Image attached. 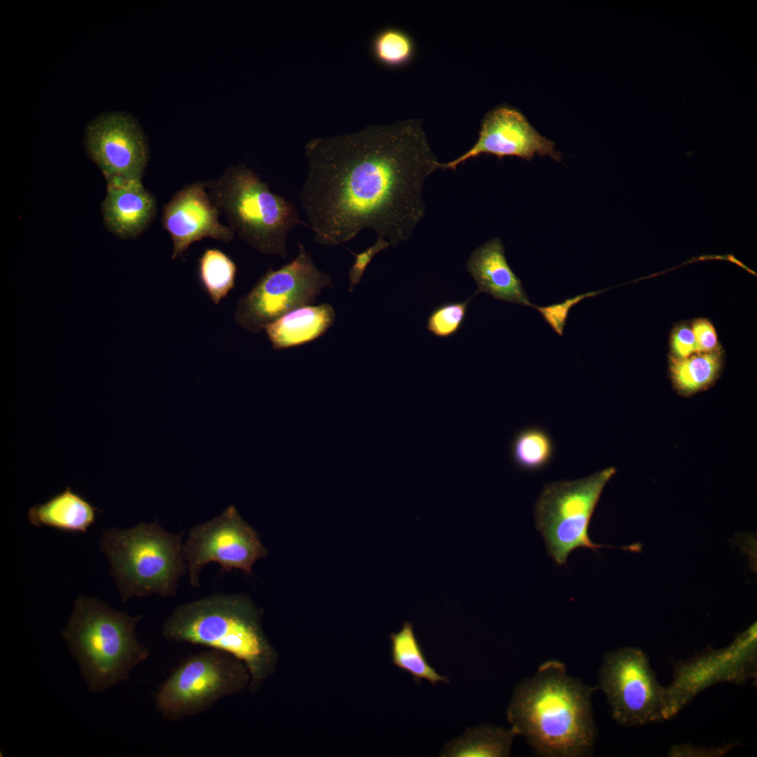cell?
Listing matches in <instances>:
<instances>
[{
	"label": "cell",
	"instance_id": "6da1fadb",
	"mask_svg": "<svg viewBox=\"0 0 757 757\" xmlns=\"http://www.w3.org/2000/svg\"><path fill=\"white\" fill-rule=\"evenodd\" d=\"M305 155L301 205L314 240L330 246L364 229L392 245L408 240L425 212V180L440 163L419 120L317 137Z\"/></svg>",
	"mask_w": 757,
	"mask_h": 757
},
{
	"label": "cell",
	"instance_id": "7a4b0ae2",
	"mask_svg": "<svg viewBox=\"0 0 757 757\" xmlns=\"http://www.w3.org/2000/svg\"><path fill=\"white\" fill-rule=\"evenodd\" d=\"M596 689L569 676L561 662L547 660L515 686L507 720L538 756H589L597 737L592 708Z\"/></svg>",
	"mask_w": 757,
	"mask_h": 757
},
{
	"label": "cell",
	"instance_id": "3957f363",
	"mask_svg": "<svg viewBox=\"0 0 757 757\" xmlns=\"http://www.w3.org/2000/svg\"><path fill=\"white\" fill-rule=\"evenodd\" d=\"M261 617V610L244 594H214L177 606L165 620L163 636L231 655L247 667L248 688L254 692L274 673L278 661Z\"/></svg>",
	"mask_w": 757,
	"mask_h": 757
},
{
	"label": "cell",
	"instance_id": "277c9868",
	"mask_svg": "<svg viewBox=\"0 0 757 757\" xmlns=\"http://www.w3.org/2000/svg\"><path fill=\"white\" fill-rule=\"evenodd\" d=\"M141 617L114 609L96 597L76 599L62 634L90 692H103L128 680L148 658L149 648L135 634Z\"/></svg>",
	"mask_w": 757,
	"mask_h": 757
},
{
	"label": "cell",
	"instance_id": "5b68a950",
	"mask_svg": "<svg viewBox=\"0 0 757 757\" xmlns=\"http://www.w3.org/2000/svg\"><path fill=\"white\" fill-rule=\"evenodd\" d=\"M182 537V533L165 531L157 520L103 531L100 548L109 560L123 601L132 596L176 594L178 580L187 569Z\"/></svg>",
	"mask_w": 757,
	"mask_h": 757
},
{
	"label": "cell",
	"instance_id": "8992f818",
	"mask_svg": "<svg viewBox=\"0 0 757 757\" xmlns=\"http://www.w3.org/2000/svg\"><path fill=\"white\" fill-rule=\"evenodd\" d=\"M205 184L231 229L262 254L287 257L288 233L296 224L307 226L292 203L271 192L245 165L229 167L219 178Z\"/></svg>",
	"mask_w": 757,
	"mask_h": 757
},
{
	"label": "cell",
	"instance_id": "52a82bcc",
	"mask_svg": "<svg viewBox=\"0 0 757 757\" xmlns=\"http://www.w3.org/2000/svg\"><path fill=\"white\" fill-rule=\"evenodd\" d=\"M615 472L609 467L581 479L544 484L534 505L535 526L558 566L566 564L576 549L601 547L591 540L588 528L602 491Z\"/></svg>",
	"mask_w": 757,
	"mask_h": 757
},
{
	"label": "cell",
	"instance_id": "ba28073f",
	"mask_svg": "<svg viewBox=\"0 0 757 757\" xmlns=\"http://www.w3.org/2000/svg\"><path fill=\"white\" fill-rule=\"evenodd\" d=\"M247 667L226 653L210 649L189 656L155 694L156 708L171 721L200 714L221 698L248 688Z\"/></svg>",
	"mask_w": 757,
	"mask_h": 757
},
{
	"label": "cell",
	"instance_id": "9c48e42d",
	"mask_svg": "<svg viewBox=\"0 0 757 757\" xmlns=\"http://www.w3.org/2000/svg\"><path fill=\"white\" fill-rule=\"evenodd\" d=\"M613 720L638 727L666 720V686H662L646 654L637 647L606 653L597 675Z\"/></svg>",
	"mask_w": 757,
	"mask_h": 757
},
{
	"label": "cell",
	"instance_id": "30bf717a",
	"mask_svg": "<svg viewBox=\"0 0 757 757\" xmlns=\"http://www.w3.org/2000/svg\"><path fill=\"white\" fill-rule=\"evenodd\" d=\"M332 287L329 275L315 266L301 244L294 259L269 269L239 299L235 320L246 330L259 332L289 311L313 304L324 288Z\"/></svg>",
	"mask_w": 757,
	"mask_h": 757
},
{
	"label": "cell",
	"instance_id": "8fae6325",
	"mask_svg": "<svg viewBox=\"0 0 757 757\" xmlns=\"http://www.w3.org/2000/svg\"><path fill=\"white\" fill-rule=\"evenodd\" d=\"M672 681L666 686V720L678 714L702 690L714 685L744 684L757 675L756 626L727 646L707 647L686 660L673 662Z\"/></svg>",
	"mask_w": 757,
	"mask_h": 757
},
{
	"label": "cell",
	"instance_id": "7c38bea8",
	"mask_svg": "<svg viewBox=\"0 0 757 757\" xmlns=\"http://www.w3.org/2000/svg\"><path fill=\"white\" fill-rule=\"evenodd\" d=\"M266 554L258 533L233 505L212 520L191 528L183 544V555L193 587H199L200 571L210 562L218 563L222 571L240 569L251 574L254 564Z\"/></svg>",
	"mask_w": 757,
	"mask_h": 757
},
{
	"label": "cell",
	"instance_id": "4fadbf2b",
	"mask_svg": "<svg viewBox=\"0 0 757 757\" xmlns=\"http://www.w3.org/2000/svg\"><path fill=\"white\" fill-rule=\"evenodd\" d=\"M83 144L107 184L142 179L148 147L138 123L120 111L102 113L87 125Z\"/></svg>",
	"mask_w": 757,
	"mask_h": 757
},
{
	"label": "cell",
	"instance_id": "5bb4252c",
	"mask_svg": "<svg viewBox=\"0 0 757 757\" xmlns=\"http://www.w3.org/2000/svg\"><path fill=\"white\" fill-rule=\"evenodd\" d=\"M481 154L500 159L516 156L526 161L538 154L561 161L554 142L541 135L521 111L507 105L489 111L482 121L479 138L474 146L460 157L449 163H440L439 168L455 170L459 164Z\"/></svg>",
	"mask_w": 757,
	"mask_h": 757
},
{
	"label": "cell",
	"instance_id": "9a60e30c",
	"mask_svg": "<svg viewBox=\"0 0 757 757\" xmlns=\"http://www.w3.org/2000/svg\"><path fill=\"white\" fill-rule=\"evenodd\" d=\"M206 189L205 182H193L176 192L163 207L162 225L172 240V259L205 238L228 243L234 236L231 228L220 222L221 212Z\"/></svg>",
	"mask_w": 757,
	"mask_h": 757
},
{
	"label": "cell",
	"instance_id": "2e32d148",
	"mask_svg": "<svg viewBox=\"0 0 757 757\" xmlns=\"http://www.w3.org/2000/svg\"><path fill=\"white\" fill-rule=\"evenodd\" d=\"M102 212L109 231L121 239H134L153 221L157 203L142 179L108 184Z\"/></svg>",
	"mask_w": 757,
	"mask_h": 757
},
{
	"label": "cell",
	"instance_id": "e0dca14e",
	"mask_svg": "<svg viewBox=\"0 0 757 757\" xmlns=\"http://www.w3.org/2000/svg\"><path fill=\"white\" fill-rule=\"evenodd\" d=\"M466 268L477 285L472 297L484 292L500 301L533 306L521 280L507 261L505 247L500 238H492L475 250L470 255Z\"/></svg>",
	"mask_w": 757,
	"mask_h": 757
},
{
	"label": "cell",
	"instance_id": "ac0fdd59",
	"mask_svg": "<svg viewBox=\"0 0 757 757\" xmlns=\"http://www.w3.org/2000/svg\"><path fill=\"white\" fill-rule=\"evenodd\" d=\"M336 314L329 304L298 307L268 324L264 330L275 349L311 342L333 325Z\"/></svg>",
	"mask_w": 757,
	"mask_h": 757
},
{
	"label": "cell",
	"instance_id": "d6986e66",
	"mask_svg": "<svg viewBox=\"0 0 757 757\" xmlns=\"http://www.w3.org/2000/svg\"><path fill=\"white\" fill-rule=\"evenodd\" d=\"M101 512L70 487H66L45 503L32 506L27 515L30 523L36 526L86 533Z\"/></svg>",
	"mask_w": 757,
	"mask_h": 757
},
{
	"label": "cell",
	"instance_id": "ffe728a7",
	"mask_svg": "<svg viewBox=\"0 0 757 757\" xmlns=\"http://www.w3.org/2000/svg\"><path fill=\"white\" fill-rule=\"evenodd\" d=\"M516 736L512 728L485 724L470 727L460 737L445 744L439 756L507 757Z\"/></svg>",
	"mask_w": 757,
	"mask_h": 757
},
{
	"label": "cell",
	"instance_id": "44dd1931",
	"mask_svg": "<svg viewBox=\"0 0 757 757\" xmlns=\"http://www.w3.org/2000/svg\"><path fill=\"white\" fill-rule=\"evenodd\" d=\"M389 638L393 664L409 674L416 683H421L422 679L432 686L439 682L449 683L447 677L437 674L428 662L411 622H405L400 630L391 633Z\"/></svg>",
	"mask_w": 757,
	"mask_h": 757
},
{
	"label": "cell",
	"instance_id": "7402d4cb",
	"mask_svg": "<svg viewBox=\"0 0 757 757\" xmlns=\"http://www.w3.org/2000/svg\"><path fill=\"white\" fill-rule=\"evenodd\" d=\"M722 364L721 352L695 353L686 357H672L670 374L676 389L692 395L710 386L718 376Z\"/></svg>",
	"mask_w": 757,
	"mask_h": 757
},
{
	"label": "cell",
	"instance_id": "603a6c76",
	"mask_svg": "<svg viewBox=\"0 0 757 757\" xmlns=\"http://www.w3.org/2000/svg\"><path fill=\"white\" fill-rule=\"evenodd\" d=\"M554 453L552 437L538 426L521 428L513 436L510 445L513 464L520 470L527 472L544 469L550 463Z\"/></svg>",
	"mask_w": 757,
	"mask_h": 757
},
{
	"label": "cell",
	"instance_id": "cb8c5ba5",
	"mask_svg": "<svg viewBox=\"0 0 757 757\" xmlns=\"http://www.w3.org/2000/svg\"><path fill=\"white\" fill-rule=\"evenodd\" d=\"M200 285L215 305L236 286L237 267L233 259L217 248H207L198 261Z\"/></svg>",
	"mask_w": 757,
	"mask_h": 757
},
{
	"label": "cell",
	"instance_id": "d4e9b609",
	"mask_svg": "<svg viewBox=\"0 0 757 757\" xmlns=\"http://www.w3.org/2000/svg\"><path fill=\"white\" fill-rule=\"evenodd\" d=\"M414 44L404 31L386 28L379 32L371 43L372 54L377 62L388 67L408 64L414 55Z\"/></svg>",
	"mask_w": 757,
	"mask_h": 757
},
{
	"label": "cell",
	"instance_id": "484cf974",
	"mask_svg": "<svg viewBox=\"0 0 757 757\" xmlns=\"http://www.w3.org/2000/svg\"><path fill=\"white\" fill-rule=\"evenodd\" d=\"M473 297L463 301H450L435 307L428 316L427 329L434 336L448 338L462 327L467 315L468 304Z\"/></svg>",
	"mask_w": 757,
	"mask_h": 757
},
{
	"label": "cell",
	"instance_id": "4316f807",
	"mask_svg": "<svg viewBox=\"0 0 757 757\" xmlns=\"http://www.w3.org/2000/svg\"><path fill=\"white\" fill-rule=\"evenodd\" d=\"M594 292L585 293L571 299H567L561 304H552L547 306H537L534 305L533 308L540 313L545 321L550 325L557 334L563 336L568 312L571 307L585 298L594 296Z\"/></svg>",
	"mask_w": 757,
	"mask_h": 757
},
{
	"label": "cell",
	"instance_id": "83f0119b",
	"mask_svg": "<svg viewBox=\"0 0 757 757\" xmlns=\"http://www.w3.org/2000/svg\"><path fill=\"white\" fill-rule=\"evenodd\" d=\"M390 245L389 242L382 238H377L376 242L371 247L359 254H355V260L349 270V291L353 290L355 287L361 281L363 274L376 254L386 249Z\"/></svg>",
	"mask_w": 757,
	"mask_h": 757
},
{
	"label": "cell",
	"instance_id": "f1b7e54d",
	"mask_svg": "<svg viewBox=\"0 0 757 757\" xmlns=\"http://www.w3.org/2000/svg\"><path fill=\"white\" fill-rule=\"evenodd\" d=\"M695 340V353H709L717 350V336L712 325L705 319L697 320L693 325Z\"/></svg>",
	"mask_w": 757,
	"mask_h": 757
},
{
	"label": "cell",
	"instance_id": "f546056e",
	"mask_svg": "<svg viewBox=\"0 0 757 757\" xmlns=\"http://www.w3.org/2000/svg\"><path fill=\"white\" fill-rule=\"evenodd\" d=\"M676 357H686L695 353V340L693 329L687 325H680L673 332L671 339Z\"/></svg>",
	"mask_w": 757,
	"mask_h": 757
},
{
	"label": "cell",
	"instance_id": "4dcf8cb0",
	"mask_svg": "<svg viewBox=\"0 0 757 757\" xmlns=\"http://www.w3.org/2000/svg\"><path fill=\"white\" fill-rule=\"evenodd\" d=\"M734 746L733 744H728L719 747H696L693 744H674L673 745L667 752L668 756H704V757H717L722 756L728 753Z\"/></svg>",
	"mask_w": 757,
	"mask_h": 757
}]
</instances>
